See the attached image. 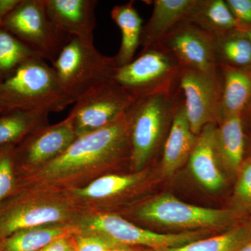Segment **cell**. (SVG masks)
Wrapping results in <instances>:
<instances>
[{
  "label": "cell",
  "mask_w": 251,
  "mask_h": 251,
  "mask_svg": "<svg viewBox=\"0 0 251 251\" xmlns=\"http://www.w3.org/2000/svg\"><path fill=\"white\" fill-rule=\"evenodd\" d=\"M72 230V226L64 224L22 229L4 239L0 251H39Z\"/></svg>",
  "instance_id": "cb8c5ba5"
},
{
  "label": "cell",
  "mask_w": 251,
  "mask_h": 251,
  "mask_svg": "<svg viewBox=\"0 0 251 251\" xmlns=\"http://www.w3.org/2000/svg\"><path fill=\"white\" fill-rule=\"evenodd\" d=\"M242 116L221 119L216 124V144L221 163L232 173H239L245 153Z\"/></svg>",
  "instance_id": "d6986e66"
},
{
  "label": "cell",
  "mask_w": 251,
  "mask_h": 251,
  "mask_svg": "<svg viewBox=\"0 0 251 251\" xmlns=\"http://www.w3.org/2000/svg\"><path fill=\"white\" fill-rule=\"evenodd\" d=\"M107 251H133L126 246L122 245V244H115V246L110 248Z\"/></svg>",
  "instance_id": "836d02e7"
},
{
  "label": "cell",
  "mask_w": 251,
  "mask_h": 251,
  "mask_svg": "<svg viewBox=\"0 0 251 251\" xmlns=\"http://www.w3.org/2000/svg\"><path fill=\"white\" fill-rule=\"evenodd\" d=\"M161 43L181 67L210 74L219 72L213 36L193 23L188 21L180 23Z\"/></svg>",
  "instance_id": "8fae6325"
},
{
  "label": "cell",
  "mask_w": 251,
  "mask_h": 251,
  "mask_svg": "<svg viewBox=\"0 0 251 251\" xmlns=\"http://www.w3.org/2000/svg\"><path fill=\"white\" fill-rule=\"evenodd\" d=\"M39 251H76L75 243L72 242L69 235L56 239Z\"/></svg>",
  "instance_id": "1f68e13d"
},
{
  "label": "cell",
  "mask_w": 251,
  "mask_h": 251,
  "mask_svg": "<svg viewBox=\"0 0 251 251\" xmlns=\"http://www.w3.org/2000/svg\"><path fill=\"white\" fill-rule=\"evenodd\" d=\"M216 123L208 124L197 135L188 158V166L196 181L208 191H217L226 184L216 144Z\"/></svg>",
  "instance_id": "9a60e30c"
},
{
  "label": "cell",
  "mask_w": 251,
  "mask_h": 251,
  "mask_svg": "<svg viewBox=\"0 0 251 251\" xmlns=\"http://www.w3.org/2000/svg\"><path fill=\"white\" fill-rule=\"evenodd\" d=\"M196 0H155L153 11L142 29V50L159 44L180 23L186 21Z\"/></svg>",
  "instance_id": "e0dca14e"
},
{
  "label": "cell",
  "mask_w": 251,
  "mask_h": 251,
  "mask_svg": "<svg viewBox=\"0 0 251 251\" xmlns=\"http://www.w3.org/2000/svg\"><path fill=\"white\" fill-rule=\"evenodd\" d=\"M3 27L51 63L73 38L52 22L46 11L45 0H21L5 20Z\"/></svg>",
  "instance_id": "8992f818"
},
{
  "label": "cell",
  "mask_w": 251,
  "mask_h": 251,
  "mask_svg": "<svg viewBox=\"0 0 251 251\" xmlns=\"http://www.w3.org/2000/svg\"><path fill=\"white\" fill-rule=\"evenodd\" d=\"M72 103L54 69L41 57L28 59L0 80V109L3 112L19 110L49 114L62 111Z\"/></svg>",
  "instance_id": "7a4b0ae2"
},
{
  "label": "cell",
  "mask_w": 251,
  "mask_h": 251,
  "mask_svg": "<svg viewBox=\"0 0 251 251\" xmlns=\"http://www.w3.org/2000/svg\"><path fill=\"white\" fill-rule=\"evenodd\" d=\"M72 215V209L60 201H21L0 210V236L4 240L22 229L63 224Z\"/></svg>",
  "instance_id": "4fadbf2b"
},
{
  "label": "cell",
  "mask_w": 251,
  "mask_h": 251,
  "mask_svg": "<svg viewBox=\"0 0 251 251\" xmlns=\"http://www.w3.org/2000/svg\"><path fill=\"white\" fill-rule=\"evenodd\" d=\"M21 1V0H0V27H3L5 20Z\"/></svg>",
  "instance_id": "d6a6232c"
},
{
  "label": "cell",
  "mask_w": 251,
  "mask_h": 251,
  "mask_svg": "<svg viewBox=\"0 0 251 251\" xmlns=\"http://www.w3.org/2000/svg\"><path fill=\"white\" fill-rule=\"evenodd\" d=\"M96 0H45L46 11L54 24L63 32L94 45Z\"/></svg>",
  "instance_id": "5bb4252c"
},
{
  "label": "cell",
  "mask_w": 251,
  "mask_h": 251,
  "mask_svg": "<svg viewBox=\"0 0 251 251\" xmlns=\"http://www.w3.org/2000/svg\"><path fill=\"white\" fill-rule=\"evenodd\" d=\"M247 110H249V112H250V113H251V102L250 103V104H249V106H248V108L247 109ZM247 110H246V111H247Z\"/></svg>",
  "instance_id": "8d00e7d4"
},
{
  "label": "cell",
  "mask_w": 251,
  "mask_h": 251,
  "mask_svg": "<svg viewBox=\"0 0 251 251\" xmlns=\"http://www.w3.org/2000/svg\"><path fill=\"white\" fill-rule=\"evenodd\" d=\"M115 244L108 238L94 233L78 236L75 242L76 251H107Z\"/></svg>",
  "instance_id": "f546056e"
},
{
  "label": "cell",
  "mask_w": 251,
  "mask_h": 251,
  "mask_svg": "<svg viewBox=\"0 0 251 251\" xmlns=\"http://www.w3.org/2000/svg\"><path fill=\"white\" fill-rule=\"evenodd\" d=\"M49 113L11 110L0 115V147L21 143L29 133L46 126Z\"/></svg>",
  "instance_id": "603a6c76"
},
{
  "label": "cell",
  "mask_w": 251,
  "mask_h": 251,
  "mask_svg": "<svg viewBox=\"0 0 251 251\" xmlns=\"http://www.w3.org/2000/svg\"><path fill=\"white\" fill-rule=\"evenodd\" d=\"M2 113H4V112H3L2 110H1V109H0V115H1V114H2Z\"/></svg>",
  "instance_id": "f35d334b"
},
{
  "label": "cell",
  "mask_w": 251,
  "mask_h": 251,
  "mask_svg": "<svg viewBox=\"0 0 251 251\" xmlns=\"http://www.w3.org/2000/svg\"><path fill=\"white\" fill-rule=\"evenodd\" d=\"M181 69L174 55L159 43L141 50L128 64L117 67L113 81L136 100L177 90Z\"/></svg>",
  "instance_id": "5b68a950"
},
{
  "label": "cell",
  "mask_w": 251,
  "mask_h": 251,
  "mask_svg": "<svg viewBox=\"0 0 251 251\" xmlns=\"http://www.w3.org/2000/svg\"><path fill=\"white\" fill-rule=\"evenodd\" d=\"M251 239V226L234 227L210 238L200 239L181 247L158 251H239Z\"/></svg>",
  "instance_id": "d4e9b609"
},
{
  "label": "cell",
  "mask_w": 251,
  "mask_h": 251,
  "mask_svg": "<svg viewBox=\"0 0 251 251\" xmlns=\"http://www.w3.org/2000/svg\"><path fill=\"white\" fill-rule=\"evenodd\" d=\"M246 32H247V36H249V39H250L251 42V27L248 28L246 29Z\"/></svg>",
  "instance_id": "d590c367"
},
{
  "label": "cell",
  "mask_w": 251,
  "mask_h": 251,
  "mask_svg": "<svg viewBox=\"0 0 251 251\" xmlns=\"http://www.w3.org/2000/svg\"><path fill=\"white\" fill-rule=\"evenodd\" d=\"M137 216L152 224L176 228L197 229L225 226L235 219L237 214L230 209L193 205L166 193L140 206Z\"/></svg>",
  "instance_id": "ba28073f"
},
{
  "label": "cell",
  "mask_w": 251,
  "mask_h": 251,
  "mask_svg": "<svg viewBox=\"0 0 251 251\" xmlns=\"http://www.w3.org/2000/svg\"><path fill=\"white\" fill-rule=\"evenodd\" d=\"M177 86L195 135L199 134L208 124L219 122L222 87L219 72L210 74L182 68Z\"/></svg>",
  "instance_id": "30bf717a"
},
{
  "label": "cell",
  "mask_w": 251,
  "mask_h": 251,
  "mask_svg": "<svg viewBox=\"0 0 251 251\" xmlns=\"http://www.w3.org/2000/svg\"><path fill=\"white\" fill-rule=\"evenodd\" d=\"M110 15L121 31V46L114 58L118 67H122L134 59L137 49L140 46L143 21L133 1L114 6Z\"/></svg>",
  "instance_id": "ffe728a7"
},
{
  "label": "cell",
  "mask_w": 251,
  "mask_h": 251,
  "mask_svg": "<svg viewBox=\"0 0 251 251\" xmlns=\"http://www.w3.org/2000/svg\"><path fill=\"white\" fill-rule=\"evenodd\" d=\"M241 29L251 27V0L226 1Z\"/></svg>",
  "instance_id": "4dcf8cb0"
},
{
  "label": "cell",
  "mask_w": 251,
  "mask_h": 251,
  "mask_svg": "<svg viewBox=\"0 0 251 251\" xmlns=\"http://www.w3.org/2000/svg\"><path fill=\"white\" fill-rule=\"evenodd\" d=\"M235 188L234 199L244 208L251 207V161L242 166Z\"/></svg>",
  "instance_id": "f1b7e54d"
},
{
  "label": "cell",
  "mask_w": 251,
  "mask_h": 251,
  "mask_svg": "<svg viewBox=\"0 0 251 251\" xmlns=\"http://www.w3.org/2000/svg\"><path fill=\"white\" fill-rule=\"evenodd\" d=\"M77 138L67 117L57 125L44 126L29 133L19 148H15V160L24 166L37 169L62 155Z\"/></svg>",
  "instance_id": "7c38bea8"
},
{
  "label": "cell",
  "mask_w": 251,
  "mask_h": 251,
  "mask_svg": "<svg viewBox=\"0 0 251 251\" xmlns=\"http://www.w3.org/2000/svg\"><path fill=\"white\" fill-rule=\"evenodd\" d=\"M125 157L130 159L126 113L104 128L77 137L62 155L38 168L36 179L56 182L108 166Z\"/></svg>",
  "instance_id": "6da1fadb"
},
{
  "label": "cell",
  "mask_w": 251,
  "mask_h": 251,
  "mask_svg": "<svg viewBox=\"0 0 251 251\" xmlns=\"http://www.w3.org/2000/svg\"><path fill=\"white\" fill-rule=\"evenodd\" d=\"M179 89L136 99L126 112L130 147V163L140 172L154 156L171 128Z\"/></svg>",
  "instance_id": "3957f363"
},
{
  "label": "cell",
  "mask_w": 251,
  "mask_h": 251,
  "mask_svg": "<svg viewBox=\"0 0 251 251\" xmlns=\"http://www.w3.org/2000/svg\"><path fill=\"white\" fill-rule=\"evenodd\" d=\"M141 172L130 175H108L100 176L87 186L74 190L77 197L90 200H102L117 196L133 187L143 179Z\"/></svg>",
  "instance_id": "484cf974"
},
{
  "label": "cell",
  "mask_w": 251,
  "mask_h": 251,
  "mask_svg": "<svg viewBox=\"0 0 251 251\" xmlns=\"http://www.w3.org/2000/svg\"><path fill=\"white\" fill-rule=\"evenodd\" d=\"M3 239L0 236V250H1V244H2Z\"/></svg>",
  "instance_id": "74e56055"
},
{
  "label": "cell",
  "mask_w": 251,
  "mask_h": 251,
  "mask_svg": "<svg viewBox=\"0 0 251 251\" xmlns=\"http://www.w3.org/2000/svg\"><path fill=\"white\" fill-rule=\"evenodd\" d=\"M221 73L220 120L224 117L243 116L251 102V69L219 66Z\"/></svg>",
  "instance_id": "ac0fdd59"
},
{
  "label": "cell",
  "mask_w": 251,
  "mask_h": 251,
  "mask_svg": "<svg viewBox=\"0 0 251 251\" xmlns=\"http://www.w3.org/2000/svg\"><path fill=\"white\" fill-rule=\"evenodd\" d=\"M80 227L87 233L99 234L122 245L143 246L163 250L181 247L202 239L204 231L179 234H163L143 229L112 214H98L82 219Z\"/></svg>",
  "instance_id": "9c48e42d"
},
{
  "label": "cell",
  "mask_w": 251,
  "mask_h": 251,
  "mask_svg": "<svg viewBox=\"0 0 251 251\" xmlns=\"http://www.w3.org/2000/svg\"><path fill=\"white\" fill-rule=\"evenodd\" d=\"M197 135L193 133L188 121L180 93L171 128L163 147L161 170L164 176L169 177L174 175L175 172L188 162Z\"/></svg>",
  "instance_id": "2e32d148"
},
{
  "label": "cell",
  "mask_w": 251,
  "mask_h": 251,
  "mask_svg": "<svg viewBox=\"0 0 251 251\" xmlns=\"http://www.w3.org/2000/svg\"><path fill=\"white\" fill-rule=\"evenodd\" d=\"M218 65L251 69V42L244 29L213 36Z\"/></svg>",
  "instance_id": "7402d4cb"
},
{
  "label": "cell",
  "mask_w": 251,
  "mask_h": 251,
  "mask_svg": "<svg viewBox=\"0 0 251 251\" xmlns=\"http://www.w3.org/2000/svg\"><path fill=\"white\" fill-rule=\"evenodd\" d=\"M14 145L0 147V202L16 188Z\"/></svg>",
  "instance_id": "83f0119b"
},
{
  "label": "cell",
  "mask_w": 251,
  "mask_h": 251,
  "mask_svg": "<svg viewBox=\"0 0 251 251\" xmlns=\"http://www.w3.org/2000/svg\"><path fill=\"white\" fill-rule=\"evenodd\" d=\"M134 99L113 80L86 92L69 114L77 137L104 128L125 115Z\"/></svg>",
  "instance_id": "52a82bcc"
},
{
  "label": "cell",
  "mask_w": 251,
  "mask_h": 251,
  "mask_svg": "<svg viewBox=\"0 0 251 251\" xmlns=\"http://www.w3.org/2000/svg\"><path fill=\"white\" fill-rule=\"evenodd\" d=\"M186 21L211 36L240 29L224 0H196Z\"/></svg>",
  "instance_id": "44dd1931"
},
{
  "label": "cell",
  "mask_w": 251,
  "mask_h": 251,
  "mask_svg": "<svg viewBox=\"0 0 251 251\" xmlns=\"http://www.w3.org/2000/svg\"><path fill=\"white\" fill-rule=\"evenodd\" d=\"M239 251H251V239L247 242Z\"/></svg>",
  "instance_id": "e575fe53"
},
{
  "label": "cell",
  "mask_w": 251,
  "mask_h": 251,
  "mask_svg": "<svg viewBox=\"0 0 251 251\" xmlns=\"http://www.w3.org/2000/svg\"><path fill=\"white\" fill-rule=\"evenodd\" d=\"M41 57L4 27H0V80L6 78L23 63Z\"/></svg>",
  "instance_id": "4316f807"
},
{
  "label": "cell",
  "mask_w": 251,
  "mask_h": 251,
  "mask_svg": "<svg viewBox=\"0 0 251 251\" xmlns=\"http://www.w3.org/2000/svg\"><path fill=\"white\" fill-rule=\"evenodd\" d=\"M52 67L62 90L75 103L88 91L113 80L118 66L114 57L103 55L94 45L72 38Z\"/></svg>",
  "instance_id": "277c9868"
}]
</instances>
